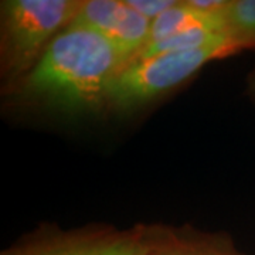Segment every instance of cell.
I'll list each match as a JSON object with an SVG mask.
<instances>
[{"instance_id":"7","label":"cell","mask_w":255,"mask_h":255,"mask_svg":"<svg viewBox=\"0 0 255 255\" xmlns=\"http://www.w3.org/2000/svg\"><path fill=\"white\" fill-rule=\"evenodd\" d=\"M194 28L227 30V24H226L224 17H214V16L203 14L196 9H193L187 3V0H177V3L173 7L166 10L162 16H159L150 23V33H149L147 44L160 41L183 31L194 30Z\"/></svg>"},{"instance_id":"1","label":"cell","mask_w":255,"mask_h":255,"mask_svg":"<svg viewBox=\"0 0 255 255\" xmlns=\"http://www.w3.org/2000/svg\"><path fill=\"white\" fill-rule=\"evenodd\" d=\"M127 64V57L105 37L74 21L6 91L23 105L67 115L105 111L111 84Z\"/></svg>"},{"instance_id":"10","label":"cell","mask_w":255,"mask_h":255,"mask_svg":"<svg viewBox=\"0 0 255 255\" xmlns=\"http://www.w3.org/2000/svg\"><path fill=\"white\" fill-rule=\"evenodd\" d=\"M248 94L251 97V100L255 102V70L250 75V80H248Z\"/></svg>"},{"instance_id":"2","label":"cell","mask_w":255,"mask_h":255,"mask_svg":"<svg viewBox=\"0 0 255 255\" xmlns=\"http://www.w3.org/2000/svg\"><path fill=\"white\" fill-rule=\"evenodd\" d=\"M84 0H3L0 3V68L6 90L20 81L64 28Z\"/></svg>"},{"instance_id":"4","label":"cell","mask_w":255,"mask_h":255,"mask_svg":"<svg viewBox=\"0 0 255 255\" xmlns=\"http://www.w3.org/2000/svg\"><path fill=\"white\" fill-rule=\"evenodd\" d=\"M0 255H147V224L124 230L48 227L18 240Z\"/></svg>"},{"instance_id":"5","label":"cell","mask_w":255,"mask_h":255,"mask_svg":"<svg viewBox=\"0 0 255 255\" xmlns=\"http://www.w3.org/2000/svg\"><path fill=\"white\" fill-rule=\"evenodd\" d=\"M74 21L105 37L127 57L128 63L147 44L152 23L132 9L127 0H84Z\"/></svg>"},{"instance_id":"9","label":"cell","mask_w":255,"mask_h":255,"mask_svg":"<svg viewBox=\"0 0 255 255\" xmlns=\"http://www.w3.org/2000/svg\"><path fill=\"white\" fill-rule=\"evenodd\" d=\"M132 9L137 11L140 16L153 21L155 18L162 16L166 10L173 7L177 0H127Z\"/></svg>"},{"instance_id":"3","label":"cell","mask_w":255,"mask_h":255,"mask_svg":"<svg viewBox=\"0 0 255 255\" xmlns=\"http://www.w3.org/2000/svg\"><path fill=\"white\" fill-rule=\"evenodd\" d=\"M247 51L240 43H223L132 60L121 70L107 94L105 111L130 114L150 105L193 78L211 61Z\"/></svg>"},{"instance_id":"8","label":"cell","mask_w":255,"mask_h":255,"mask_svg":"<svg viewBox=\"0 0 255 255\" xmlns=\"http://www.w3.org/2000/svg\"><path fill=\"white\" fill-rule=\"evenodd\" d=\"M224 18L228 34L255 50V0H231Z\"/></svg>"},{"instance_id":"6","label":"cell","mask_w":255,"mask_h":255,"mask_svg":"<svg viewBox=\"0 0 255 255\" xmlns=\"http://www.w3.org/2000/svg\"><path fill=\"white\" fill-rule=\"evenodd\" d=\"M147 255H247L223 233L147 224Z\"/></svg>"}]
</instances>
